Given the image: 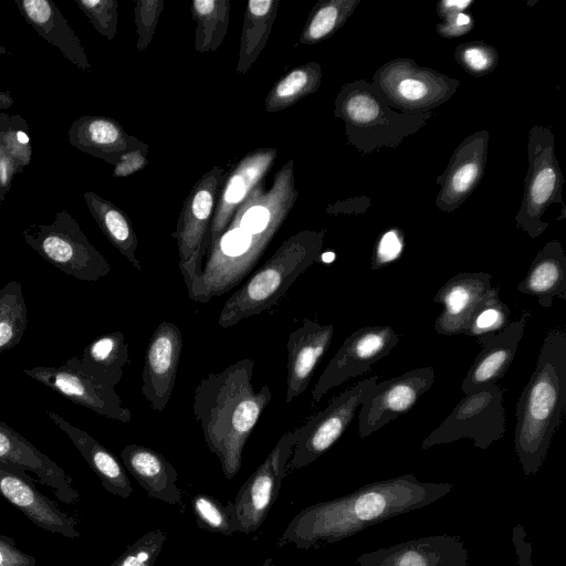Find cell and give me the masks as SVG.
I'll list each match as a JSON object with an SVG mask.
<instances>
[{"instance_id":"cell-1","label":"cell","mask_w":566,"mask_h":566,"mask_svg":"<svg viewBox=\"0 0 566 566\" xmlns=\"http://www.w3.org/2000/svg\"><path fill=\"white\" fill-rule=\"evenodd\" d=\"M297 197L291 159L274 175L269 190L259 184L239 206L208 250L202 272L188 291L189 298L207 303L240 284L280 231Z\"/></svg>"},{"instance_id":"cell-2","label":"cell","mask_w":566,"mask_h":566,"mask_svg":"<svg viewBox=\"0 0 566 566\" xmlns=\"http://www.w3.org/2000/svg\"><path fill=\"white\" fill-rule=\"evenodd\" d=\"M447 482H421L412 473L373 482L358 490L300 511L279 538L308 549L335 543L390 517L424 507L447 495Z\"/></svg>"},{"instance_id":"cell-3","label":"cell","mask_w":566,"mask_h":566,"mask_svg":"<svg viewBox=\"0 0 566 566\" xmlns=\"http://www.w3.org/2000/svg\"><path fill=\"white\" fill-rule=\"evenodd\" d=\"M254 361L242 358L220 373H210L195 389L192 410L208 449L229 480L242 464L245 443L272 399L268 385L252 384Z\"/></svg>"},{"instance_id":"cell-4","label":"cell","mask_w":566,"mask_h":566,"mask_svg":"<svg viewBox=\"0 0 566 566\" xmlns=\"http://www.w3.org/2000/svg\"><path fill=\"white\" fill-rule=\"evenodd\" d=\"M566 403V332L545 335L535 369L516 403L514 449L525 476L534 475L546 459Z\"/></svg>"},{"instance_id":"cell-5","label":"cell","mask_w":566,"mask_h":566,"mask_svg":"<svg viewBox=\"0 0 566 566\" xmlns=\"http://www.w3.org/2000/svg\"><path fill=\"white\" fill-rule=\"evenodd\" d=\"M324 238L325 230H302L284 240L273 255L224 302L218 324L228 328L276 305L296 279L317 262Z\"/></svg>"},{"instance_id":"cell-6","label":"cell","mask_w":566,"mask_h":566,"mask_svg":"<svg viewBox=\"0 0 566 566\" xmlns=\"http://www.w3.org/2000/svg\"><path fill=\"white\" fill-rule=\"evenodd\" d=\"M334 115L345 124L349 145L363 154L396 148L433 116L394 109L366 80L346 83L335 98Z\"/></svg>"},{"instance_id":"cell-7","label":"cell","mask_w":566,"mask_h":566,"mask_svg":"<svg viewBox=\"0 0 566 566\" xmlns=\"http://www.w3.org/2000/svg\"><path fill=\"white\" fill-rule=\"evenodd\" d=\"M22 233L43 259L75 279L97 281L111 272L107 259L88 241L66 209L56 212L52 223L31 224Z\"/></svg>"},{"instance_id":"cell-8","label":"cell","mask_w":566,"mask_h":566,"mask_svg":"<svg viewBox=\"0 0 566 566\" xmlns=\"http://www.w3.org/2000/svg\"><path fill=\"white\" fill-rule=\"evenodd\" d=\"M528 168L524 180L521 207L515 216L516 227L535 239L547 228L543 214L553 203L564 207V178L555 155V136L551 128L534 125L528 133Z\"/></svg>"},{"instance_id":"cell-9","label":"cell","mask_w":566,"mask_h":566,"mask_svg":"<svg viewBox=\"0 0 566 566\" xmlns=\"http://www.w3.org/2000/svg\"><path fill=\"white\" fill-rule=\"evenodd\" d=\"M370 84L394 109L422 114L449 101L460 81L419 66L411 59L399 57L381 65Z\"/></svg>"},{"instance_id":"cell-10","label":"cell","mask_w":566,"mask_h":566,"mask_svg":"<svg viewBox=\"0 0 566 566\" xmlns=\"http://www.w3.org/2000/svg\"><path fill=\"white\" fill-rule=\"evenodd\" d=\"M227 175L214 166L200 177L185 199L171 234L177 241L178 264L187 291L202 272L213 212Z\"/></svg>"},{"instance_id":"cell-11","label":"cell","mask_w":566,"mask_h":566,"mask_svg":"<svg viewBox=\"0 0 566 566\" xmlns=\"http://www.w3.org/2000/svg\"><path fill=\"white\" fill-rule=\"evenodd\" d=\"M503 396V389L496 384L464 395L449 416L423 439L421 449L469 438L474 447L486 450L505 433Z\"/></svg>"},{"instance_id":"cell-12","label":"cell","mask_w":566,"mask_h":566,"mask_svg":"<svg viewBox=\"0 0 566 566\" xmlns=\"http://www.w3.org/2000/svg\"><path fill=\"white\" fill-rule=\"evenodd\" d=\"M378 376L365 378L335 396L329 403L298 427L287 469H302L323 455L347 430L358 407L377 384Z\"/></svg>"},{"instance_id":"cell-13","label":"cell","mask_w":566,"mask_h":566,"mask_svg":"<svg viewBox=\"0 0 566 566\" xmlns=\"http://www.w3.org/2000/svg\"><path fill=\"white\" fill-rule=\"evenodd\" d=\"M298 429L285 432L241 486L233 504L237 532H255L275 502L286 474Z\"/></svg>"},{"instance_id":"cell-14","label":"cell","mask_w":566,"mask_h":566,"mask_svg":"<svg viewBox=\"0 0 566 566\" xmlns=\"http://www.w3.org/2000/svg\"><path fill=\"white\" fill-rule=\"evenodd\" d=\"M398 342L399 335L389 325L364 326L354 331L318 378L312 391L313 402H319L332 388L369 371Z\"/></svg>"},{"instance_id":"cell-15","label":"cell","mask_w":566,"mask_h":566,"mask_svg":"<svg viewBox=\"0 0 566 566\" xmlns=\"http://www.w3.org/2000/svg\"><path fill=\"white\" fill-rule=\"evenodd\" d=\"M432 367L411 369L377 382L360 405L358 433L367 438L390 421L410 411L433 385Z\"/></svg>"},{"instance_id":"cell-16","label":"cell","mask_w":566,"mask_h":566,"mask_svg":"<svg viewBox=\"0 0 566 566\" xmlns=\"http://www.w3.org/2000/svg\"><path fill=\"white\" fill-rule=\"evenodd\" d=\"M23 374L101 416L124 423L132 420L129 409L122 406L115 388L97 382L69 360L59 367L27 368Z\"/></svg>"},{"instance_id":"cell-17","label":"cell","mask_w":566,"mask_h":566,"mask_svg":"<svg viewBox=\"0 0 566 566\" xmlns=\"http://www.w3.org/2000/svg\"><path fill=\"white\" fill-rule=\"evenodd\" d=\"M182 344L181 331L166 321L156 327L147 344L142 392L156 411H164L172 395Z\"/></svg>"},{"instance_id":"cell-18","label":"cell","mask_w":566,"mask_h":566,"mask_svg":"<svg viewBox=\"0 0 566 566\" xmlns=\"http://www.w3.org/2000/svg\"><path fill=\"white\" fill-rule=\"evenodd\" d=\"M489 132L464 138L453 151L446 170L438 176L440 190L434 200L442 212L457 210L480 184L488 158Z\"/></svg>"},{"instance_id":"cell-19","label":"cell","mask_w":566,"mask_h":566,"mask_svg":"<svg viewBox=\"0 0 566 566\" xmlns=\"http://www.w3.org/2000/svg\"><path fill=\"white\" fill-rule=\"evenodd\" d=\"M469 557L460 537L432 535L365 553L356 566H467Z\"/></svg>"},{"instance_id":"cell-20","label":"cell","mask_w":566,"mask_h":566,"mask_svg":"<svg viewBox=\"0 0 566 566\" xmlns=\"http://www.w3.org/2000/svg\"><path fill=\"white\" fill-rule=\"evenodd\" d=\"M0 463L28 476H30L28 472L32 473L38 482L49 486L55 496L66 504H74L80 499L72 478L64 469L2 421H0Z\"/></svg>"},{"instance_id":"cell-21","label":"cell","mask_w":566,"mask_h":566,"mask_svg":"<svg viewBox=\"0 0 566 566\" xmlns=\"http://www.w3.org/2000/svg\"><path fill=\"white\" fill-rule=\"evenodd\" d=\"M0 495L39 527L67 538L80 536L76 521L42 494L30 476L2 463Z\"/></svg>"},{"instance_id":"cell-22","label":"cell","mask_w":566,"mask_h":566,"mask_svg":"<svg viewBox=\"0 0 566 566\" xmlns=\"http://www.w3.org/2000/svg\"><path fill=\"white\" fill-rule=\"evenodd\" d=\"M486 272H461L450 277L433 296L443 310L434 321L440 335L463 334L476 307L497 287Z\"/></svg>"},{"instance_id":"cell-23","label":"cell","mask_w":566,"mask_h":566,"mask_svg":"<svg viewBox=\"0 0 566 566\" xmlns=\"http://www.w3.org/2000/svg\"><path fill=\"white\" fill-rule=\"evenodd\" d=\"M276 156V148H256L248 153L227 175L216 203L208 250L226 230L239 206L263 181Z\"/></svg>"},{"instance_id":"cell-24","label":"cell","mask_w":566,"mask_h":566,"mask_svg":"<svg viewBox=\"0 0 566 566\" xmlns=\"http://www.w3.org/2000/svg\"><path fill=\"white\" fill-rule=\"evenodd\" d=\"M531 317L532 313L525 311L517 319L510 322L496 334L490 337L476 338V343L482 346V349L462 381L461 390L464 395L495 385L504 377L513 363Z\"/></svg>"},{"instance_id":"cell-25","label":"cell","mask_w":566,"mask_h":566,"mask_svg":"<svg viewBox=\"0 0 566 566\" xmlns=\"http://www.w3.org/2000/svg\"><path fill=\"white\" fill-rule=\"evenodd\" d=\"M333 335V324L322 325L308 318L290 333L285 402L305 391L317 364L331 346Z\"/></svg>"},{"instance_id":"cell-26","label":"cell","mask_w":566,"mask_h":566,"mask_svg":"<svg viewBox=\"0 0 566 566\" xmlns=\"http://www.w3.org/2000/svg\"><path fill=\"white\" fill-rule=\"evenodd\" d=\"M67 136L78 150L114 166L125 153L147 146L127 134L117 120L103 115L81 116L71 124Z\"/></svg>"},{"instance_id":"cell-27","label":"cell","mask_w":566,"mask_h":566,"mask_svg":"<svg viewBox=\"0 0 566 566\" xmlns=\"http://www.w3.org/2000/svg\"><path fill=\"white\" fill-rule=\"evenodd\" d=\"M24 20L61 53L83 72L92 67L80 39L53 1L14 0Z\"/></svg>"},{"instance_id":"cell-28","label":"cell","mask_w":566,"mask_h":566,"mask_svg":"<svg viewBox=\"0 0 566 566\" xmlns=\"http://www.w3.org/2000/svg\"><path fill=\"white\" fill-rule=\"evenodd\" d=\"M124 467L151 499L177 505L181 491L177 486V472L159 452L140 444H128L120 451Z\"/></svg>"},{"instance_id":"cell-29","label":"cell","mask_w":566,"mask_h":566,"mask_svg":"<svg viewBox=\"0 0 566 566\" xmlns=\"http://www.w3.org/2000/svg\"><path fill=\"white\" fill-rule=\"evenodd\" d=\"M46 413L69 436L88 467L99 478L104 489L123 499L129 497L133 486L118 459L92 436L73 426L56 412L46 410Z\"/></svg>"},{"instance_id":"cell-30","label":"cell","mask_w":566,"mask_h":566,"mask_svg":"<svg viewBox=\"0 0 566 566\" xmlns=\"http://www.w3.org/2000/svg\"><path fill=\"white\" fill-rule=\"evenodd\" d=\"M517 290L549 307L555 297L566 300V254L559 241L553 240L537 252Z\"/></svg>"},{"instance_id":"cell-31","label":"cell","mask_w":566,"mask_h":566,"mask_svg":"<svg viewBox=\"0 0 566 566\" xmlns=\"http://www.w3.org/2000/svg\"><path fill=\"white\" fill-rule=\"evenodd\" d=\"M67 360L97 382L115 388L129 363L128 344L123 332H111L91 342L80 357Z\"/></svg>"},{"instance_id":"cell-32","label":"cell","mask_w":566,"mask_h":566,"mask_svg":"<svg viewBox=\"0 0 566 566\" xmlns=\"http://www.w3.org/2000/svg\"><path fill=\"white\" fill-rule=\"evenodd\" d=\"M32 146L27 120L20 115L0 113V203L14 176L31 161Z\"/></svg>"},{"instance_id":"cell-33","label":"cell","mask_w":566,"mask_h":566,"mask_svg":"<svg viewBox=\"0 0 566 566\" xmlns=\"http://www.w3.org/2000/svg\"><path fill=\"white\" fill-rule=\"evenodd\" d=\"M85 203L107 240L137 270L142 264L136 256L137 234L128 216L116 205L93 191L83 195Z\"/></svg>"},{"instance_id":"cell-34","label":"cell","mask_w":566,"mask_h":566,"mask_svg":"<svg viewBox=\"0 0 566 566\" xmlns=\"http://www.w3.org/2000/svg\"><path fill=\"white\" fill-rule=\"evenodd\" d=\"M280 0H250L240 38L237 72L245 74L263 51L276 18Z\"/></svg>"},{"instance_id":"cell-35","label":"cell","mask_w":566,"mask_h":566,"mask_svg":"<svg viewBox=\"0 0 566 566\" xmlns=\"http://www.w3.org/2000/svg\"><path fill=\"white\" fill-rule=\"evenodd\" d=\"M322 83V67L317 62H307L291 70L270 90L265 109L276 113L291 107L300 99L315 93Z\"/></svg>"},{"instance_id":"cell-36","label":"cell","mask_w":566,"mask_h":566,"mask_svg":"<svg viewBox=\"0 0 566 566\" xmlns=\"http://www.w3.org/2000/svg\"><path fill=\"white\" fill-rule=\"evenodd\" d=\"M190 11L197 22L195 50L199 53L214 52L227 35L230 1L195 0L190 4Z\"/></svg>"},{"instance_id":"cell-37","label":"cell","mask_w":566,"mask_h":566,"mask_svg":"<svg viewBox=\"0 0 566 566\" xmlns=\"http://www.w3.org/2000/svg\"><path fill=\"white\" fill-rule=\"evenodd\" d=\"M360 0H321L311 10L298 42L316 44L339 30Z\"/></svg>"},{"instance_id":"cell-38","label":"cell","mask_w":566,"mask_h":566,"mask_svg":"<svg viewBox=\"0 0 566 566\" xmlns=\"http://www.w3.org/2000/svg\"><path fill=\"white\" fill-rule=\"evenodd\" d=\"M28 327V308L21 283L11 281L0 289V354L18 345Z\"/></svg>"},{"instance_id":"cell-39","label":"cell","mask_w":566,"mask_h":566,"mask_svg":"<svg viewBox=\"0 0 566 566\" xmlns=\"http://www.w3.org/2000/svg\"><path fill=\"white\" fill-rule=\"evenodd\" d=\"M510 317L511 310L500 300L497 287L476 307L463 335L475 339L490 337L503 329Z\"/></svg>"},{"instance_id":"cell-40","label":"cell","mask_w":566,"mask_h":566,"mask_svg":"<svg viewBox=\"0 0 566 566\" xmlns=\"http://www.w3.org/2000/svg\"><path fill=\"white\" fill-rule=\"evenodd\" d=\"M192 507L198 524L202 527L223 535L237 532L231 502L226 507L210 495L197 494L192 500Z\"/></svg>"},{"instance_id":"cell-41","label":"cell","mask_w":566,"mask_h":566,"mask_svg":"<svg viewBox=\"0 0 566 566\" xmlns=\"http://www.w3.org/2000/svg\"><path fill=\"white\" fill-rule=\"evenodd\" d=\"M454 57L465 72L475 76L492 72L499 62L497 51L482 41L467 42L457 46Z\"/></svg>"},{"instance_id":"cell-42","label":"cell","mask_w":566,"mask_h":566,"mask_svg":"<svg viewBox=\"0 0 566 566\" xmlns=\"http://www.w3.org/2000/svg\"><path fill=\"white\" fill-rule=\"evenodd\" d=\"M166 541L161 530H153L127 549L109 566H154Z\"/></svg>"},{"instance_id":"cell-43","label":"cell","mask_w":566,"mask_h":566,"mask_svg":"<svg viewBox=\"0 0 566 566\" xmlns=\"http://www.w3.org/2000/svg\"><path fill=\"white\" fill-rule=\"evenodd\" d=\"M93 28L108 41L117 33L118 2L116 0H74Z\"/></svg>"},{"instance_id":"cell-44","label":"cell","mask_w":566,"mask_h":566,"mask_svg":"<svg viewBox=\"0 0 566 566\" xmlns=\"http://www.w3.org/2000/svg\"><path fill=\"white\" fill-rule=\"evenodd\" d=\"M164 0H136L134 8L137 50L142 53L148 48L155 34L157 23L164 11Z\"/></svg>"},{"instance_id":"cell-45","label":"cell","mask_w":566,"mask_h":566,"mask_svg":"<svg viewBox=\"0 0 566 566\" xmlns=\"http://www.w3.org/2000/svg\"><path fill=\"white\" fill-rule=\"evenodd\" d=\"M403 248V234L400 229L384 232L375 247L371 259L373 270H378L399 258Z\"/></svg>"},{"instance_id":"cell-46","label":"cell","mask_w":566,"mask_h":566,"mask_svg":"<svg viewBox=\"0 0 566 566\" xmlns=\"http://www.w3.org/2000/svg\"><path fill=\"white\" fill-rule=\"evenodd\" d=\"M35 557L17 547L14 541L0 535V566H35Z\"/></svg>"},{"instance_id":"cell-47","label":"cell","mask_w":566,"mask_h":566,"mask_svg":"<svg viewBox=\"0 0 566 566\" xmlns=\"http://www.w3.org/2000/svg\"><path fill=\"white\" fill-rule=\"evenodd\" d=\"M148 146L125 153L114 166V177H127L146 167Z\"/></svg>"},{"instance_id":"cell-48","label":"cell","mask_w":566,"mask_h":566,"mask_svg":"<svg viewBox=\"0 0 566 566\" xmlns=\"http://www.w3.org/2000/svg\"><path fill=\"white\" fill-rule=\"evenodd\" d=\"M472 28V17L465 12H461L439 23L437 31L442 38H458L471 31Z\"/></svg>"},{"instance_id":"cell-49","label":"cell","mask_w":566,"mask_h":566,"mask_svg":"<svg viewBox=\"0 0 566 566\" xmlns=\"http://www.w3.org/2000/svg\"><path fill=\"white\" fill-rule=\"evenodd\" d=\"M512 543L517 557V566H533L532 545L527 541L526 532L521 524H516L512 530Z\"/></svg>"},{"instance_id":"cell-50","label":"cell","mask_w":566,"mask_h":566,"mask_svg":"<svg viewBox=\"0 0 566 566\" xmlns=\"http://www.w3.org/2000/svg\"><path fill=\"white\" fill-rule=\"evenodd\" d=\"M473 0H442L437 4L438 15L446 20L450 17L464 12Z\"/></svg>"},{"instance_id":"cell-51","label":"cell","mask_w":566,"mask_h":566,"mask_svg":"<svg viewBox=\"0 0 566 566\" xmlns=\"http://www.w3.org/2000/svg\"><path fill=\"white\" fill-rule=\"evenodd\" d=\"M13 105V98L9 91L0 90V109H7Z\"/></svg>"},{"instance_id":"cell-52","label":"cell","mask_w":566,"mask_h":566,"mask_svg":"<svg viewBox=\"0 0 566 566\" xmlns=\"http://www.w3.org/2000/svg\"><path fill=\"white\" fill-rule=\"evenodd\" d=\"M0 53L2 54H8V51L6 48H3L1 44H0Z\"/></svg>"}]
</instances>
